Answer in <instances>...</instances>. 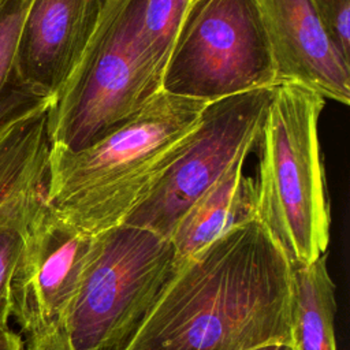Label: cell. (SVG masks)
Listing matches in <instances>:
<instances>
[{"label":"cell","instance_id":"20","mask_svg":"<svg viewBox=\"0 0 350 350\" xmlns=\"http://www.w3.org/2000/svg\"><path fill=\"white\" fill-rule=\"evenodd\" d=\"M254 350H294V347L288 343H271V345L257 347Z\"/></svg>","mask_w":350,"mask_h":350},{"label":"cell","instance_id":"14","mask_svg":"<svg viewBox=\"0 0 350 350\" xmlns=\"http://www.w3.org/2000/svg\"><path fill=\"white\" fill-rule=\"evenodd\" d=\"M29 0H0V131L33 109L51 104L27 93L15 74V56Z\"/></svg>","mask_w":350,"mask_h":350},{"label":"cell","instance_id":"17","mask_svg":"<svg viewBox=\"0 0 350 350\" xmlns=\"http://www.w3.org/2000/svg\"><path fill=\"white\" fill-rule=\"evenodd\" d=\"M324 31L350 62V0H312Z\"/></svg>","mask_w":350,"mask_h":350},{"label":"cell","instance_id":"6","mask_svg":"<svg viewBox=\"0 0 350 350\" xmlns=\"http://www.w3.org/2000/svg\"><path fill=\"white\" fill-rule=\"evenodd\" d=\"M276 85L257 0H190L163 72V92L209 104Z\"/></svg>","mask_w":350,"mask_h":350},{"label":"cell","instance_id":"16","mask_svg":"<svg viewBox=\"0 0 350 350\" xmlns=\"http://www.w3.org/2000/svg\"><path fill=\"white\" fill-rule=\"evenodd\" d=\"M34 212L0 227V327L8 324L11 317V278Z\"/></svg>","mask_w":350,"mask_h":350},{"label":"cell","instance_id":"18","mask_svg":"<svg viewBox=\"0 0 350 350\" xmlns=\"http://www.w3.org/2000/svg\"><path fill=\"white\" fill-rule=\"evenodd\" d=\"M23 350H72L63 327H53L23 338Z\"/></svg>","mask_w":350,"mask_h":350},{"label":"cell","instance_id":"1","mask_svg":"<svg viewBox=\"0 0 350 350\" xmlns=\"http://www.w3.org/2000/svg\"><path fill=\"white\" fill-rule=\"evenodd\" d=\"M291 297L293 265L254 217L175 268L123 350L291 345Z\"/></svg>","mask_w":350,"mask_h":350},{"label":"cell","instance_id":"10","mask_svg":"<svg viewBox=\"0 0 350 350\" xmlns=\"http://www.w3.org/2000/svg\"><path fill=\"white\" fill-rule=\"evenodd\" d=\"M276 82L304 86L324 100L350 103V62L324 31L312 0H257Z\"/></svg>","mask_w":350,"mask_h":350},{"label":"cell","instance_id":"2","mask_svg":"<svg viewBox=\"0 0 350 350\" xmlns=\"http://www.w3.org/2000/svg\"><path fill=\"white\" fill-rule=\"evenodd\" d=\"M205 105L161 90L92 145L77 152L51 146L46 204L90 235L122 224L170 164Z\"/></svg>","mask_w":350,"mask_h":350},{"label":"cell","instance_id":"13","mask_svg":"<svg viewBox=\"0 0 350 350\" xmlns=\"http://www.w3.org/2000/svg\"><path fill=\"white\" fill-rule=\"evenodd\" d=\"M325 254L293 265L291 345L294 350H336L335 283Z\"/></svg>","mask_w":350,"mask_h":350},{"label":"cell","instance_id":"7","mask_svg":"<svg viewBox=\"0 0 350 350\" xmlns=\"http://www.w3.org/2000/svg\"><path fill=\"white\" fill-rule=\"evenodd\" d=\"M273 88L256 89L206 104L170 164L123 224L145 228L170 239L189 208L239 156L249 154L254 148Z\"/></svg>","mask_w":350,"mask_h":350},{"label":"cell","instance_id":"11","mask_svg":"<svg viewBox=\"0 0 350 350\" xmlns=\"http://www.w3.org/2000/svg\"><path fill=\"white\" fill-rule=\"evenodd\" d=\"M48 107L33 109L0 131V227L29 216L45 198Z\"/></svg>","mask_w":350,"mask_h":350},{"label":"cell","instance_id":"9","mask_svg":"<svg viewBox=\"0 0 350 350\" xmlns=\"http://www.w3.org/2000/svg\"><path fill=\"white\" fill-rule=\"evenodd\" d=\"M104 0H29L15 56L19 85L52 101L79 60Z\"/></svg>","mask_w":350,"mask_h":350},{"label":"cell","instance_id":"3","mask_svg":"<svg viewBox=\"0 0 350 350\" xmlns=\"http://www.w3.org/2000/svg\"><path fill=\"white\" fill-rule=\"evenodd\" d=\"M324 103L304 86L276 85L254 145L256 219L291 264L317 260L329 243L331 212L319 141Z\"/></svg>","mask_w":350,"mask_h":350},{"label":"cell","instance_id":"15","mask_svg":"<svg viewBox=\"0 0 350 350\" xmlns=\"http://www.w3.org/2000/svg\"><path fill=\"white\" fill-rule=\"evenodd\" d=\"M190 0H145L141 41L153 67L161 74Z\"/></svg>","mask_w":350,"mask_h":350},{"label":"cell","instance_id":"5","mask_svg":"<svg viewBox=\"0 0 350 350\" xmlns=\"http://www.w3.org/2000/svg\"><path fill=\"white\" fill-rule=\"evenodd\" d=\"M175 271L170 239L119 224L94 235L63 321L72 350H123Z\"/></svg>","mask_w":350,"mask_h":350},{"label":"cell","instance_id":"8","mask_svg":"<svg viewBox=\"0 0 350 350\" xmlns=\"http://www.w3.org/2000/svg\"><path fill=\"white\" fill-rule=\"evenodd\" d=\"M94 235L51 209L31 216L11 278V317L22 338L62 327L92 256Z\"/></svg>","mask_w":350,"mask_h":350},{"label":"cell","instance_id":"4","mask_svg":"<svg viewBox=\"0 0 350 350\" xmlns=\"http://www.w3.org/2000/svg\"><path fill=\"white\" fill-rule=\"evenodd\" d=\"M145 0H104L79 60L51 101V146L81 150L135 115L161 92V74L141 41Z\"/></svg>","mask_w":350,"mask_h":350},{"label":"cell","instance_id":"19","mask_svg":"<svg viewBox=\"0 0 350 350\" xmlns=\"http://www.w3.org/2000/svg\"><path fill=\"white\" fill-rule=\"evenodd\" d=\"M23 338L10 324L0 327V350H23Z\"/></svg>","mask_w":350,"mask_h":350},{"label":"cell","instance_id":"12","mask_svg":"<svg viewBox=\"0 0 350 350\" xmlns=\"http://www.w3.org/2000/svg\"><path fill=\"white\" fill-rule=\"evenodd\" d=\"M246 156H239L174 228L170 242L175 268L231 228L256 217L254 179L243 174Z\"/></svg>","mask_w":350,"mask_h":350}]
</instances>
